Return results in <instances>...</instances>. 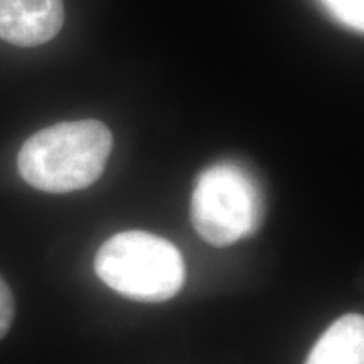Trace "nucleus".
Returning a JSON list of instances; mask_svg holds the SVG:
<instances>
[{
	"label": "nucleus",
	"mask_w": 364,
	"mask_h": 364,
	"mask_svg": "<svg viewBox=\"0 0 364 364\" xmlns=\"http://www.w3.org/2000/svg\"><path fill=\"white\" fill-rule=\"evenodd\" d=\"M113 135L98 120L61 122L31 135L21 147L17 167L27 184L66 194L95 184L112 154Z\"/></svg>",
	"instance_id": "1"
},
{
	"label": "nucleus",
	"mask_w": 364,
	"mask_h": 364,
	"mask_svg": "<svg viewBox=\"0 0 364 364\" xmlns=\"http://www.w3.org/2000/svg\"><path fill=\"white\" fill-rule=\"evenodd\" d=\"M327 12L339 24L351 27L356 33L364 31V0H321Z\"/></svg>",
	"instance_id": "6"
},
{
	"label": "nucleus",
	"mask_w": 364,
	"mask_h": 364,
	"mask_svg": "<svg viewBox=\"0 0 364 364\" xmlns=\"http://www.w3.org/2000/svg\"><path fill=\"white\" fill-rule=\"evenodd\" d=\"M191 220L206 243L220 248L230 247L260 228V188L236 164H216L198 177L191 201Z\"/></svg>",
	"instance_id": "3"
},
{
	"label": "nucleus",
	"mask_w": 364,
	"mask_h": 364,
	"mask_svg": "<svg viewBox=\"0 0 364 364\" xmlns=\"http://www.w3.org/2000/svg\"><path fill=\"white\" fill-rule=\"evenodd\" d=\"M95 272L115 292L139 302L169 300L186 280L177 247L147 231H124L105 241L95 258Z\"/></svg>",
	"instance_id": "2"
},
{
	"label": "nucleus",
	"mask_w": 364,
	"mask_h": 364,
	"mask_svg": "<svg viewBox=\"0 0 364 364\" xmlns=\"http://www.w3.org/2000/svg\"><path fill=\"white\" fill-rule=\"evenodd\" d=\"M65 24L63 0H0V39L36 48L54 39Z\"/></svg>",
	"instance_id": "4"
},
{
	"label": "nucleus",
	"mask_w": 364,
	"mask_h": 364,
	"mask_svg": "<svg viewBox=\"0 0 364 364\" xmlns=\"http://www.w3.org/2000/svg\"><path fill=\"white\" fill-rule=\"evenodd\" d=\"M14 314H16V306H14L12 292L0 277V339L11 329Z\"/></svg>",
	"instance_id": "7"
},
{
	"label": "nucleus",
	"mask_w": 364,
	"mask_h": 364,
	"mask_svg": "<svg viewBox=\"0 0 364 364\" xmlns=\"http://www.w3.org/2000/svg\"><path fill=\"white\" fill-rule=\"evenodd\" d=\"M304 364H364V317L346 314L327 327Z\"/></svg>",
	"instance_id": "5"
}]
</instances>
